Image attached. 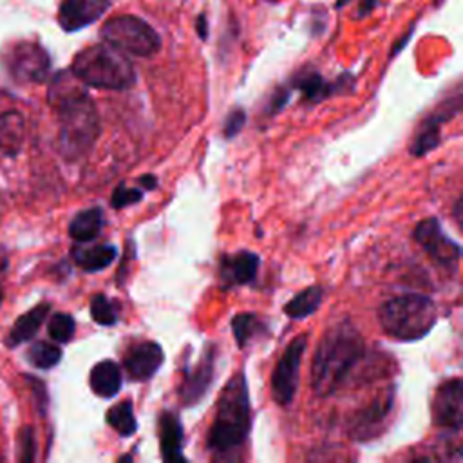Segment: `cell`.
<instances>
[{"mask_svg": "<svg viewBox=\"0 0 463 463\" xmlns=\"http://www.w3.org/2000/svg\"><path fill=\"white\" fill-rule=\"evenodd\" d=\"M163 360V347L157 342L145 340L127 349V353L123 354V369L127 371L130 380L146 382L159 371Z\"/></svg>", "mask_w": 463, "mask_h": 463, "instance_id": "cell-15", "label": "cell"}, {"mask_svg": "<svg viewBox=\"0 0 463 463\" xmlns=\"http://www.w3.org/2000/svg\"><path fill=\"white\" fill-rule=\"evenodd\" d=\"M260 259L250 250H239L221 257L219 264V280L224 289L250 284L259 271Z\"/></svg>", "mask_w": 463, "mask_h": 463, "instance_id": "cell-16", "label": "cell"}, {"mask_svg": "<svg viewBox=\"0 0 463 463\" xmlns=\"http://www.w3.org/2000/svg\"><path fill=\"white\" fill-rule=\"evenodd\" d=\"M76 329V322L69 313H54L49 320V336L58 344H67Z\"/></svg>", "mask_w": 463, "mask_h": 463, "instance_id": "cell-29", "label": "cell"}, {"mask_svg": "<svg viewBox=\"0 0 463 463\" xmlns=\"http://www.w3.org/2000/svg\"><path fill=\"white\" fill-rule=\"evenodd\" d=\"M195 29H197V34H199L201 40H206V38H208V22H206V16H204V14H199V16H197Z\"/></svg>", "mask_w": 463, "mask_h": 463, "instance_id": "cell-34", "label": "cell"}, {"mask_svg": "<svg viewBox=\"0 0 463 463\" xmlns=\"http://www.w3.org/2000/svg\"><path fill=\"white\" fill-rule=\"evenodd\" d=\"M394 409V387L383 389L376 398H373L369 403L364 407L356 409L347 423V434L356 439V441H367L376 436L385 429L389 416Z\"/></svg>", "mask_w": 463, "mask_h": 463, "instance_id": "cell-8", "label": "cell"}, {"mask_svg": "<svg viewBox=\"0 0 463 463\" xmlns=\"http://www.w3.org/2000/svg\"><path fill=\"white\" fill-rule=\"evenodd\" d=\"M289 92L291 89L288 87H282V89H277L268 103V112L269 114H277L279 110H282V107L288 103V98H289Z\"/></svg>", "mask_w": 463, "mask_h": 463, "instance_id": "cell-33", "label": "cell"}, {"mask_svg": "<svg viewBox=\"0 0 463 463\" xmlns=\"http://www.w3.org/2000/svg\"><path fill=\"white\" fill-rule=\"evenodd\" d=\"M307 345V336H295L284 349L271 373V396L280 407H289L295 400L298 380H300V364L302 354Z\"/></svg>", "mask_w": 463, "mask_h": 463, "instance_id": "cell-7", "label": "cell"}, {"mask_svg": "<svg viewBox=\"0 0 463 463\" xmlns=\"http://www.w3.org/2000/svg\"><path fill=\"white\" fill-rule=\"evenodd\" d=\"M439 2H441V0H436V4H439Z\"/></svg>", "mask_w": 463, "mask_h": 463, "instance_id": "cell-40", "label": "cell"}, {"mask_svg": "<svg viewBox=\"0 0 463 463\" xmlns=\"http://www.w3.org/2000/svg\"><path fill=\"white\" fill-rule=\"evenodd\" d=\"M463 385L459 378L443 382L432 400V421L436 427L458 434L463 421Z\"/></svg>", "mask_w": 463, "mask_h": 463, "instance_id": "cell-11", "label": "cell"}, {"mask_svg": "<svg viewBox=\"0 0 463 463\" xmlns=\"http://www.w3.org/2000/svg\"><path fill=\"white\" fill-rule=\"evenodd\" d=\"M121 383V369L112 360H101L90 369L89 385L92 392L99 398H114L119 392Z\"/></svg>", "mask_w": 463, "mask_h": 463, "instance_id": "cell-19", "label": "cell"}, {"mask_svg": "<svg viewBox=\"0 0 463 463\" xmlns=\"http://www.w3.org/2000/svg\"><path fill=\"white\" fill-rule=\"evenodd\" d=\"M322 297H324V289L322 286H309L306 289H302L300 293H297L286 306H284V313L289 317V318H295V320H300V318H306L309 315H313L320 302H322Z\"/></svg>", "mask_w": 463, "mask_h": 463, "instance_id": "cell-24", "label": "cell"}, {"mask_svg": "<svg viewBox=\"0 0 463 463\" xmlns=\"http://www.w3.org/2000/svg\"><path fill=\"white\" fill-rule=\"evenodd\" d=\"M20 441H22L20 459L22 461H31L34 458V438H33V430L29 427H25L20 432Z\"/></svg>", "mask_w": 463, "mask_h": 463, "instance_id": "cell-32", "label": "cell"}, {"mask_svg": "<svg viewBox=\"0 0 463 463\" xmlns=\"http://www.w3.org/2000/svg\"><path fill=\"white\" fill-rule=\"evenodd\" d=\"M72 74L89 87L127 90L136 83V69L125 52L109 43H96L80 51L71 65Z\"/></svg>", "mask_w": 463, "mask_h": 463, "instance_id": "cell-4", "label": "cell"}, {"mask_svg": "<svg viewBox=\"0 0 463 463\" xmlns=\"http://www.w3.org/2000/svg\"><path fill=\"white\" fill-rule=\"evenodd\" d=\"M251 427V407L248 382L242 371L228 380L221 391L213 423L208 430L206 447L210 452L226 454L244 445Z\"/></svg>", "mask_w": 463, "mask_h": 463, "instance_id": "cell-3", "label": "cell"}, {"mask_svg": "<svg viewBox=\"0 0 463 463\" xmlns=\"http://www.w3.org/2000/svg\"><path fill=\"white\" fill-rule=\"evenodd\" d=\"M244 123H246V112H244L242 109H233V110L226 116L224 125H222V134H224V137H226V139L235 137V136L242 130Z\"/></svg>", "mask_w": 463, "mask_h": 463, "instance_id": "cell-31", "label": "cell"}, {"mask_svg": "<svg viewBox=\"0 0 463 463\" xmlns=\"http://www.w3.org/2000/svg\"><path fill=\"white\" fill-rule=\"evenodd\" d=\"M103 222L105 221H103V210L101 208L92 206V208L81 210L69 222V235L80 244L90 242L101 233Z\"/></svg>", "mask_w": 463, "mask_h": 463, "instance_id": "cell-22", "label": "cell"}, {"mask_svg": "<svg viewBox=\"0 0 463 463\" xmlns=\"http://www.w3.org/2000/svg\"><path fill=\"white\" fill-rule=\"evenodd\" d=\"M24 143V118L16 112L0 114V150L16 156Z\"/></svg>", "mask_w": 463, "mask_h": 463, "instance_id": "cell-23", "label": "cell"}, {"mask_svg": "<svg viewBox=\"0 0 463 463\" xmlns=\"http://www.w3.org/2000/svg\"><path fill=\"white\" fill-rule=\"evenodd\" d=\"M51 311V306L47 302L43 304H38L34 306L33 309H29L27 313L20 315L18 320L14 322V326L11 327L7 338H5V344L9 347H16L18 344L22 342H27L29 338L34 336V333L40 329V326L43 324V320L47 318Z\"/></svg>", "mask_w": 463, "mask_h": 463, "instance_id": "cell-21", "label": "cell"}, {"mask_svg": "<svg viewBox=\"0 0 463 463\" xmlns=\"http://www.w3.org/2000/svg\"><path fill=\"white\" fill-rule=\"evenodd\" d=\"M378 322L383 333L394 340H420L436 324V304L420 293L398 295L380 306Z\"/></svg>", "mask_w": 463, "mask_h": 463, "instance_id": "cell-5", "label": "cell"}, {"mask_svg": "<svg viewBox=\"0 0 463 463\" xmlns=\"http://www.w3.org/2000/svg\"><path fill=\"white\" fill-rule=\"evenodd\" d=\"M2 297H4V293H2V288H0V302H2Z\"/></svg>", "mask_w": 463, "mask_h": 463, "instance_id": "cell-39", "label": "cell"}, {"mask_svg": "<svg viewBox=\"0 0 463 463\" xmlns=\"http://www.w3.org/2000/svg\"><path fill=\"white\" fill-rule=\"evenodd\" d=\"M143 199V190L139 188H128L125 183H119L110 197V206L116 210H121L128 204H134Z\"/></svg>", "mask_w": 463, "mask_h": 463, "instance_id": "cell-30", "label": "cell"}, {"mask_svg": "<svg viewBox=\"0 0 463 463\" xmlns=\"http://www.w3.org/2000/svg\"><path fill=\"white\" fill-rule=\"evenodd\" d=\"M139 184H141L145 190H156L157 179H156L152 174H146V175L139 177Z\"/></svg>", "mask_w": 463, "mask_h": 463, "instance_id": "cell-35", "label": "cell"}, {"mask_svg": "<svg viewBox=\"0 0 463 463\" xmlns=\"http://www.w3.org/2000/svg\"><path fill=\"white\" fill-rule=\"evenodd\" d=\"M107 423L121 436L128 438L137 430V420L130 400H123L107 411Z\"/></svg>", "mask_w": 463, "mask_h": 463, "instance_id": "cell-25", "label": "cell"}, {"mask_svg": "<svg viewBox=\"0 0 463 463\" xmlns=\"http://www.w3.org/2000/svg\"><path fill=\"white\" fill-rule=\"evenodd\" d=\"M90 317L99 326H114L119 320V306L103 293L90 298Z\"/></svg>", "mask_w": 463, "mask_h": 463, "instance_id": "cell-27", "label": "cell"}, {"mask_svg": "<svg viewBox=\"0 0 463 463\" xmlns=\"http://www.w3.org/2000/svg\"><path fill=\"white\" fill-rule=\"evenodd\" d=\"M365 354L362 333L349 318L331 324L313 354L311 389L317 396L327 398L335 394L354 371Z\"/></svg>", "mask_w": 463, "mask_h": 463, "instance_id": "cell-2", "label": "cell"}, {"mask_svg": "<svg viewBox=\"0 0 463 463\" xmlns=\"http://www.w3.org/2000/svg\"><path fill=\"white\" fill-rule=\"evenodd\" d=\"M230 326H232V331H233V336H235L239 347L248 345L253 340V336L266 331L264 322L259 320V317L255 313H239L232 318Z\"/></svg>", "mask_w": 463, "mask_h": 463, "instance_id": "cell-26", "label": "cell"}, {"mask_svg": "<svg viewBox=\"0 0 463 463\" xmlns=\"http://www.w3.org/2000/svg\"><path fill=\"white\" fill-rule=\"evenodd\" d=\"M412 237L434 264L449 271L458 269V264L461 259V248L456 241H452L443 232L436 217H427L420 221L414 228Z\"/></svg>", "mask_w": 463, "mask_h": 463, "instance_id": "cell-9", "label": "cell"}, {"mask_svg": "<svg viewBox=\"0 0 463 463\" xmlns=\"http://www.w3.org/2000/svg\"><path fill=\"white\" fill-rule=\"evenodd\" d=\"M109 7L110 0H63L58 11V22L67 33L80 31L99 20Z\"/></svg>", "mask_w": 463, "mask_h": 463, "instance_id": "cell-17", "label": "cell"}, {"mask_svg": "<svg viewBox=\"0 0 463 463\" xmlns=\"http://www.w3.org/2000/svg\"><path fill=\"white\" fill-rule=\"evenodd\" d=\"M215 373V345H208L194 367H184V376L179 387V400L184 407L197 405L208 392Z\"/></svg>", "mask_w": 463, "mask_h": 463, "instance_id": "cell-12", "label": "cell"}, {"mask_svg": "<svg viewBox=\"0 0 463 463\" xmlns=\"http://www.w3.org/2000/svg\"><path fill=\"white\" fill-rule=\"evenodd\" d=\"M461 206H463L461 197H458V201H456V204H454V219L458 221V224H461Z\"/></svg>", "mask_w": 463, "mask_h": 463, "instance_id": "cell-37", "label": "cell"}, {"mask_svg": "<svg viewBox=\"0 0 463 463\" xmlns=\"http://www.w3.org/2000/svg\"><path fill=\"white\" fill-rule=\"evenodd\" d=\"M5 67L16 81L42 83L51 71L47 51L34 42H20L7 51Z\"/></svg>", "mask_w": 463, "mask_h": 463, "instance_id": "cell-10", "label": "cell"}, {"mask_svg": "<svg viewBox=\"0 0 463 463\" xmlns=\"http://www.w3.org/2000/svg\"><path fill=\"white\" fill-rule=\"evenodd\" d=\"M61 358V349L51 342H36L27 351V360L38 369H51Z\"/></svg>", "mask_w": 463, "mask_h": 463, "instance_id": "cell-28", "label": "cell"}, {"mask_svg": "<svg viewBox=\"0 0 463 463\" xmlns=\"http://www.w3.org/2000/svg\"><path fill=\"white\" fill-rule=\"evenodd\" d=\"M345 2H351V0H338V2H336V7H342Z\"/></svg>", "mask_w": 463, "mask_h": 463, "instance_id": "cell-38", "label": "cell"}, {"mask_svg": "<svg viewBox=\"0 0 463 463\" xmlns=\"http://www.w3.org/2000/svg\"><path fill=\"white\" fill-rule=\"evenodd\" d=\"M49 105L58 114V146L65 159L83 157L99 136L96 105L72 71L58 72L49 87Z\"/></svg>", "mask_w": 463, "mask_h": 463, "instance_id": "cell-1", "label": "cell"}, {"mask_svg": "<svg viewBox=\"0 0 463 463\" xmlns=\"http://www.w3.org/2000/svg\"><path fill=\"white\" fill-rule=\"evenodd\" d=\"M159 445H161V458L165 461H184L183 425L177 414L170 411H163L159 414Z\"/></svg>", "mask_w": 463, "mask_h": 463, "instance_id": "cell-18", "label": "cell"}, {"mask_svg": "<svg viewBox=\"0 0 463 463\" xmlns=\"http://www.w3.org/2000/svg\"><path fill=\"white\" fill-rule=\"evenodd\" d=\"M7 264H9V260H7V251H5L4 246H0V273H4V271L7 269Z\"/></svg>", "mask_w": 463, "mask_h": 463, "instance_id": "cell-36", "label": "cell"}, {"mask_svg": "<svg viewBox=\"0 0 463 463\" xmlns=\"http://www.w3.org/2000/svg\"><path fill=\"white\" fill-rule=\"evenodd\" d=\"M71 253L76 266H80L87 273H96L109 268L114 262L118 250L114 244H94V246H74Z\"/></svg>", "mask_w": 463, "mask_h": 463, "instance_id": "cell-20", "label": "cell"}, {"mask_svg": "<svg viewBox=\"0 0 463 463\" xmlns=\"http://www.w3.org/2000/svg\"><path fill=\"white\" fill-rule=\"evenodd\" d=\"M99 33L103 42L110 47L139 58L154 56L161 47V38L156 29L134 14L109 18Z\"/></svg>", "mask_w": 463, "mask_h": 463, "instance_id": "cell-6", "label": "cell"}, {"mask_svg": "<svg viewBox=\"0 0 463 463\" xmlns=\"http://www.w3.org/2000/svg\"><path fill=\"white\" fill-rule=\"evenodd\" d=\"M459 103H461V96H459V90H456V96L452 99L443 101L430 116L423 119V123L420 125L411 143L412 156L421 157L439 145V132H441L439 128L445 121L452 119L459 112Z\"/></svg>", "mask_w": 463, "mask_h": 463, "instance_id": "cell-13", "label": "cell"}, {"mask_svg": "<svg viewBox=\"0 0 463 463\" xmlns=\"http://www.w3.org/2000/svg\"><path fill=\"white\" fill-rule=\"evenodd\" d=\"M353 85L354 78L347 72L338 76L335 81H326L317 71H302L291 80L289 89H297L302 94V99L307 103H320L329 96L345 94L353 89Z\"/></svg>", "mask_w": 463, "mask_h": 463, "instance_id": "cell-14", "label": "cell"}]
</instances>
